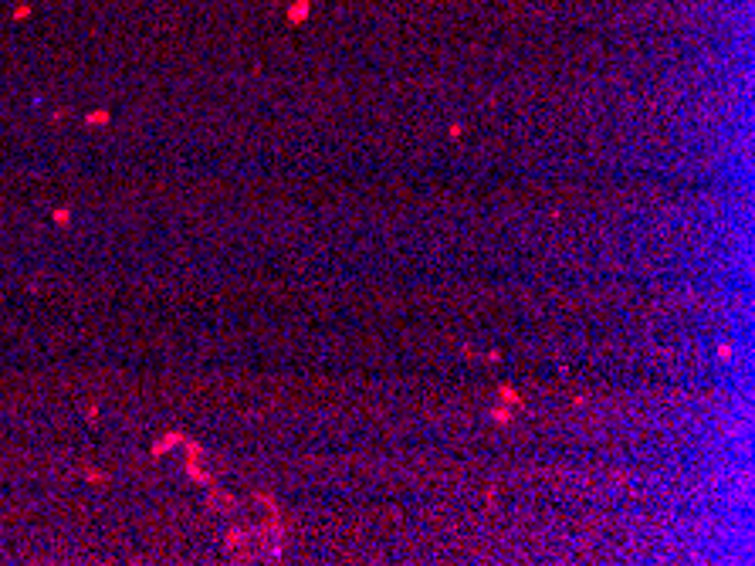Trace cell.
Listing matches in <instances>:
<instances>
[{"label": "cell", "mask_w": 755, "mask_h": 566, "mask_svg": "<svg viewBox=\"0 0 755 566\" xmlns=\"http://www.w3.org/2000/svg\"><path fill=\"white\" fill-rule=\"evenodd\" d=\"M306 14H309V0H298V4L291 8V21L298 24V21H306Z\"/></svg>", "instance_id": "obj_1"}]
</instances>
